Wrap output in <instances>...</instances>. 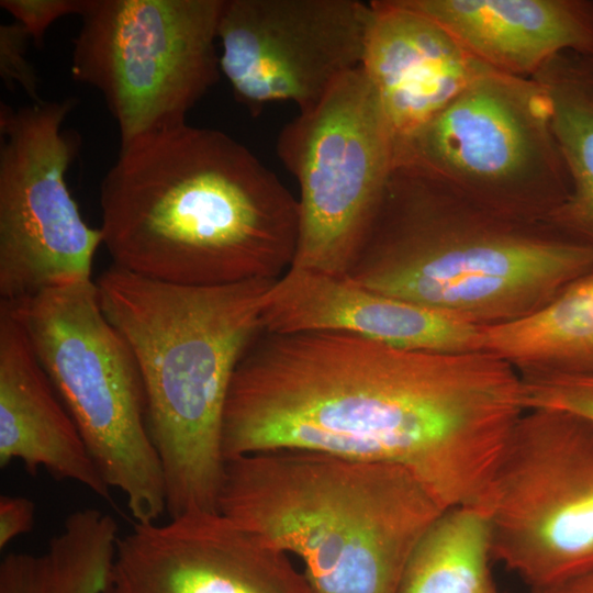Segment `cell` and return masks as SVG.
I'll list each match as a JSON object with an SVG mask.
<instances>
[{"label":"cell","instance_id":"1","mask_svg":"<svg viewBox=\"0 0 593 593\" xmlns=\"http://www.w3.org/2000/svg\"><path fill=\"white\" fill-rule=\"evenodd\" d=\"M523 412L518 373L483 350L262 329L230 384L222 452L226 461L302 449L395 465L447 511L479 502Z\"/></svg>","mask_w":593,"mask_h":593},{"label":"cell","instance_id":"2","mask_svg":"<svg viewBox=\"0 0 593 593\" xmlns=\"http://www.w3.org/2000/svg\"><path fill=\"white\" fill-rule=\"evenodd\" d=\"M100 206L113 265L165 282L275 280L296 253L298 199L214 128L186 123L121 146Z\"/></svg>","mask_w":593,"mask_h":593},{"label":"cell","instance_id":"3","mask_svg":"<svg viewBox=\"0 0 593 593\" xmlns=\"http://www.w3.org/2000/svg\"><path fill=\"white\" fill-rule=\"evenodd\" d=\"M592 267L593 248L549 222L499 213L394 165L345 277L488 327L537 311Z\"/></svg>","mask_w":593,"mask_h":593},{"label":"cell","instance_id":"4","mask_svg":"<svg viewBox=\"0 0 593 593\" xmlns=\"http://www.w3.org/2000/svg\"><path fill=\"white\" fill-rule=\"evenodd\" d=\"M276 280L186 286L113 264L96 280L101 309L143 379L169 517L219 512L226 398L243 354L262 331V298Z\"/></svg>","mask_w":593,"mask_h":593},{"label":"cell","instance_id":"5","mask_svg":"<svg viewBox=\"0 0 593 593\" xmlns=\"http://www.w3.org/2000/svg\"><path fill=\"white\" fill-rule=\"evenodd\" d=\"M217 510L295 555L314 593H398L445 512L402 467L302 449L226 460Z\"/></svg>","mask_w":593,"mask_h":593},{"label":"cell","instance_id":"6","mask_svg":"<svg viewBox=\"0 0 593 593\" xmlns=\"http://www.w3.org/2000/svg\"><path fill=\"white\" fill-rule=\"evenodd\" d=\"M23 328L111 490L134 523L167 512L161 463L147 426L136 359L104 315L96 282L86 280L0 302Z\"/></svg>","mask_w":593,"mask_h":593},{"label":"cell","instance_id":"7","mask_svg":"<svg viewBox=\"0 0 593 593\" xmlns=\"http://www.w3.org/2000/svg\"><path fill=\"white\" fill-rule=\"evenodd\" d=\"M393 150L394 165L510 216L546 221L569 192L549 101L534 78L482 75Z\"/></svg>","mask_w":593,"mask_h":593},{"label":"cell","instance_id":"8","mask_svg":"<svg viewBox=\"0 0 593 593\" xmlns=\"http://www.w3.org/2000/svg\"><path fill=\"white\" fill-rule=\"evenodd\" d=\"M478 510L493 560L535 593L592 573L593 422L526 410Z\"/></svg>","mask_w":593,"mask_h":593},{"label":"cell","instance_id":"9","mask_svg":"<svg viewBox=\"0 0 593 593\" xmlns=\"http://www.w3.org/2000/svg\"><path fill=\"white\" fill-rule=\"evenodd\" d=\"M223 1L88 0L70 70L102 94L121 146L186 124L219 80Z\"/></svg>","mask_w":593,"mask_h":593},{"label":"cell","instance_id":"10","mask_svg":"<svg viewBox=\"0 0 593 593\" xmlns=\"http://www.w3.org/2000/svg\"><path fill=\"white\" fill-rule=\"evenodd\" d=\"M277 154L300 188L291 268L347 276L394 167L392 134L361 67L281 130Z\"/></svg>","mask_w":593,"mask_h":593},{"label":"cell","instance_id":"11","mask_svg":"<svg viewBox=\"0 0 593 593\" xmlns=\"http://www.w3.org/2000/svg\"><path fill=\"white\" fill-rule=\"evenodd\" d=\"M75 103L0 104V302L91 280L102 233L66 181L78 142L63 124Z\"/></svg>","mask_w":593,"mask_h":593},{"label":"cell","instance_id":"12","mask_svg":"<svg viewBox=\"0 0 593 593\" xmlns=\"http://www.w3.org/2000/svg\"><path fill=\"white\" fill-rule=\"evenodd\" d=\"M372 15L358 0H224L220 70L253 115L277 101L309 111L361 66Z\"/></svg>","mask_w":593,"mask_h":593},{"label":"cell","instance_id":"13","mask_svg":"<svg viewBox=\"0 0 593 593\" xmlns=\"http://www.w3.org/2000/svg\"><path fill=\"white\" fill-rule=\"evenodd\" d=\"M105 593H314L288 553L220 512L134 523Z\"/></svg>","mask_w":593,"mask_h":593},{"label":"cell","instance_id":"14","mask_svg":"<svg viewBox=\"0 0 593 593\" xmlns=\"http://www.w3.org/2000/svg\"><path fill=\"white\" fill-rule=\"evenodd\" d=\"M268 333L343 331L428 353L482 351V327L435 309L379 293L347 277L290 268L262 298Z\"/></svg>","mask_w":593,"mask_h":593},{"label":"cell","instance_id":"15","mask_svg":"<svg viewBox=\"0 0 593 593\" xmlns=\"http://www.w3.org/2000/svg\"><path fill=\"white\" fill-rule=\"evenodd\" d=\"M370 3L373 15L360 67L376 92L394 146L494 69L403 0Z\"/></svg>","mask_w":593,"mask_h":593},{"label":"cell","instance_id":"16","mask_svg":"<svg viewBox=\"0 0 593 593\" xmlns=\"http://www.w3.org/2000/svg\"><path fill=\"white\" fill-rule=\"evenodd\" d=\"M20 461L111 501V489L21 325L0 309V467Z\"/></svg>","mask_w":593,"mask_h":593},{"label":"cell","instance_id":"17","mask_svg":"<svg viewBox=\"0 0 593 593\" xmlns=\"http://www.w3.org/2000/svg\"><path fill=\"white\" fill-rule=\"evenodd\" d=\"M447 30L475 59L532 78L562 53L593 55V1L403 0Z\"/></svg>","mask_w":593,"mask_h":593},{"label":"cell","instance_id":"18","mask_svg":"<svg viewBox=\"0 0 593 593\" xmlns=\"http://www.w3.org/2000/svg\"><path fill=\"white\" fill-rule=\"evenodd\" d=\"M481 349L522 377L593 378V267L537 311L482 327Z\"/></svg>","mask_w":593,"mask_h":593},{"label":"cell","instance_id":"19","mask_svg":"<svg viewBox=\"0 0 593 593\" xmlns=\"http://www.w3.org/2000/svg\"><path fill=\"white\" fill-rule=\"evenodd\" d=\"M532 78L547 94L569 178L567 198L546 221L593 248V55L560 54Z\"/></svg>","mask_w":593,"mask_h":593},{"label":"cell","instance_id":"20","mask_svg":"<svg viewBox=\"0 0 593 593\" xmlns=\"http://www.w3.org/2000/svg\"><path fill=\"white\" fill-rule=\"evenodd\" d=\"M119 537L111 515L77 510L40 553L3 557L0 593H105Z\"/></svg>","mask_w":593,"mask_h":593},{"label":"cell","instance_id":"21","mask_svg":"<svg viewBox=\"0 0 593 593\" xmlns=\"http://www.w3.org/2000/svg\"><path fill=\"white\" fill-rule=\"evenodd\" d=\"M483 514L477 508L445 511L416 547L398 593H501Z\"/></svg>","mask_w":593,"mask_h":593},{"label":"cell","instance_id":"22","mask_svg":"<svg viewBox=\"0 0 593 593\" xmlns=\"http://www.w3.org/2000/svg\"><path fill=\"white\" fill-rule=\"evenodd\" d=\"M521 379L526 410H560L593 422V378L521 376Z\"/></svg>","mask_w":593,"mask_h":593},{"label":"cell","instance_id":"23","mask_svg":"<svg viewBox=\"0 0 593 593\" xmlns=\"http://www.w3.org/2000/svg\"><path fill=\"white\" fill-rule=\"evenodd\" d=\"M26 30L18 22L0 25V76L5 86L19 85L33 102L41 101L37 94V76L26 59Z\"/></svg>","mask_w":593,"mask_h":593},{"label":"cell","instance_id":"24","mask_svg":"<svg viewBox=\"0 0 593 593\" xmlns=\"http://www.w3.org/2000/svg\"><path fill=\"white\" fill-rule=\"evenodd\" d=\"M88 0H1L7 10L40 46L47 29L58 19L78 14L87 8Z\"/></svg>","mask_w":593,"mask_h":593},{"label":"cell","instance_id":"25","mask_svg":"<svg viewBox=\"0 0 593 593\" xmlns=\"http://www.w3.org/2000/svg\"><path fill=\"white\" fill-rule=\"evenodd\" d=\"M35 505L25 496H0V549L16 537L29 533L34 525Z\"/></svg>","mask_w":593,"mask_h":593},{"label":"cell","instance_id":"26","mask_svg":"<svg viewBox=\"0 0 593 593\" xmlns=\"http://www.w3.org/2000/svg\"><path fill=\"white\" fill-rule=\"evenodd\" d=\"M547 593H593V572L573 579Z\"/></svg>","mask_w":593,"mask_h":593}]
</instances>
